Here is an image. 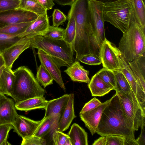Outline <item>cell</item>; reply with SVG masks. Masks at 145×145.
Masks as SVG:
<instances>
[{
	"mask_svg": "<svg viewBox=\"0 0 145 145\" xmlns=\"http://www.w3.org/2000/svg\"><path fill=\"white\" fill-rule=\"evenodd\" d=\"M90 0H76L71 6L68 14L74 18L76 32L72 48L75 60L80 56L90 53L99 56V48L92 30Z\"/></svg>",
	"mask_w": 145,
	"mask_h": 145,
	"instance_id": "obj_1",
	"label": "cell"
},
{
	"mask_svg": "<svg viewBox=\"0 0 145 145\" xmlns=\"http://www.w3.org/2000/svg\"><path fill=\"white\" fill-rule=\"evenodd\" d=\"M133 126L124 112L116 93L104 110L96 133L101 136L114 135L124 137L125 140L136 141Z\"/></svg>",
	"mask_w": 145,
	"mask_h": 145,
	"instance_id": "obj_2",
	"label": "cell"
},
{
	"mask_svg": "<svg viewBox=\"0 0 145 145\" xmlns=\"http://www.w3.org/2000/svg\"><path fill=\"white\" fill-rule=\"evenodd\" d=\"M30 47L42 50L51 57L59 67H68L75 61L72 47L63 40H57L40 35L29 38Z\"/></svg>",
	"mask_w": 145,
	"mask_h": 145,
	"instance_id": "obj_3",
	"label": "cell"
},
{
	"mask_svg": "<svg viewBox=\"0 0 145 145\" xmlns=\"http://www.w3.org/2000/svg\"><path fill=\"white\" fill-rule=\"evenodd\" d=\"M13 72L15 80L10 96L15 103L32 98L44 96L46 91L29 68L22 66Z\"/></svg>",
	"mask_w": 145,
	"mask_h": 145,
	"instance_id": "obj_4",
	"label": "cell"
},
{
	"mask_svg": "<svg viewBox=\"0 0 145 145\" xmlns=\"http://www.w3.org/2000/svg\"><path fill=\"white\" fill-rule=\"evenodd\" d=\"M127 62L145 55V29L133 20L125 32L118 48Z\"/></svg>",
	"mask_w": 145,
	"mask_h": 145,
	"instance_id": "obj_5",
	"label": "cell"
},
{
	"mask_svg": "<svg viewBox=\"0 0 145 145\" xmlns=\"http://www.w3.org/2000/svg\"><path fill=\"white\" fill-rule=\"evenodd\" d=\"M103 15L105 22H109L123 33L135 20L131 0H119L104 4Z\"/></svg>",
	"mask_w": 145,
	"mask_h": 145,
	"instance_id": "obj_6",
	"label": "cell"
},
{
	"mask_svg": "<svg viewBox=\"0 0 145 145\" xmlns=\"http://www.w3.org/2000/svg\"><path fill=\"white\" fill-rule=\"evenodd\" d=\"M116 93L119 96L124 112L133 124L135 131H138L145 123V112L141 107L132 91L128 94Z\"/></svg>",
	"mask_w": 145,
	"mask_h": 145,
	"instance_id": "obj_7",
	"label": "cell"
},
{
	"mask_svg": "<svg viewBox=\"0 0 145 145\" xmlns=\"http://www.w3.org/2000/svg\"><path fill=\"white\" fill-rule=\"evenodd\" d=\"M91 23L94 36L100 49L105 38L104 20L103 15L104 4L89 1Z\"/></svg>",
	"mask_w": 145,
	"mask_h": 145,
	"instance_id": "obj_8",
	"label": "cell"
},
{
	"mask_svg": "<svg viewBox=\"0 0 145 145\" xmlns=\"http://www.w3.org/2000/svg\"><path fill=\"white\" fill-rule=\"evenodd\" d=\"M120 56L121 53L118 48L105 38L99 50L103 67L112 71L119 70L120 68L119 57Z\"/></svg>",
	"mask_w": 145,
	"mask_h": 145,
	"instance_id": "obj_9",
	"label": "cell"
},
{
	"mask_svg": "<svg viewBox=\"0 0 145 145\" xmlns=\"http://www.w3.org/2000/svg\"><path fill=\"white\" fill-rule=\"evenodd\" d=\"M120 71L128 81L131 90L143 110L145 111V92L138 85L135 75L128 62L121 56L119 57Z\"/></svg>",
	"mask_w": 145,
	"mask_h": 145,
	"instance_id": "obj_10",
	"label": "cell"
},
{
	"mask_svg": "<svg viewBox=\"0 0 145 145\" xmlns=\"http://www.w3.org/2000/svg\"><path fill=\"white\" fill-rule=\"evenodd\" d=\"M38 17L37 14L27 10H7L0 13V28L16 23L33 22Z\"/></svg>",
	"mask_w": 145,
	"mask_h": 145,
	"instance_id": "obj_11",
	"label": "cell"
},
{
	"mask_svg": "<svg viewBox=\"0 0 145 145\" xmlns=\"http://www.w3.org/2000/svg\"><path fill=\"white\" fill-rule=\"evenodd\" d=\"M43 120L36 121L18 114L12 124L14 131L22 138L32 136Z\"/></svg>",
	"mask_w": 145,
	"mask_h": 145,
	"instance_id": "obj_12",
	"label": "cell"
},
{
	"mask_svg": "<svg viewBox=\"0 0 145 145\" xmlns=\"http://www.w3.org/2000/svg\"><path fill=\"white\" fill-rule=\"evenodd\" d=\"M30 45L29 38L25 37L2 53L5 67L12 69L15 61L23 52L30 47Z\"/></svg>",
	"mask_w": 145,
	"mask_h": 145,
	"instance_id": "obj_13",
	"label": "cell"
},
{
	"mask_svg": "<svg viewBox=\"0 0 145 145\" xmlns=\"http://www.w3.org/2000/svg\"><path fill=\"white\" fill-rule=\"evenodd\" d=\"M110 100V99L102 103L100 105L93 110L80 114L79 116L81 120L89 131L92 135L96 133L103 112Z\"/></svg>",
	"mask_w": 145,
	"mask_h": 145,
	"instance_id": "obj_14",
	"label": "cell"
},
{
	"mask_svg": "<svg viewBox=\"0 0 145 145\" xmlns=\"http://www.w3.org/2000/svg\"><path fill=\"white\" fill-rule=\"evenodd\" d=\"M37 53L41 64L45 67L54 80L65 91L66 88L60 67L58 65L51 57L42 50H38Z\"/></svg>",
	"mask_w": 145,
	"mask_h": 145,
	"instance_id": "obj_15",
	"label": "cell"
},
{
	"mask_svg": "<svg viewBox=\"0 0 145 145\" xmlns=\"http://www.w3.org/2000/svg\"><path fill=\"white\" fill-rule=\"evenodd\" d=\"M13 99L7 97L0 103V125L12 124L18 115Z\"/></svg>",
	"mask_w": 145,
	"mask_h": 145,
	"instance_id": "obj_16",
	"label": "cell"
},
{
	"mask_svg": "<svg viewBox=\"0 0 145 145\" xmlns=\"http://www.w3.org/2000/svg\"><path fill=\"white\" fill-rule=\"evenodd\" d=\"M47 12L38 16L37 18L29 26L25 31L18 36L22 38H28L40 35L45 32L50 26Z\"/></svg>",
	"mask_w": 145,
	"mask_h": 145,
	"instance_id": "obj_17",
	"label": "cell"
},
{
	"mask_svg": "<svg viewBox=\"0 0 145 145\" xmlns=\"http://www.w3.org/2000/svg\"><path fill=\"white\" fill-rule=\"evenodd\" d=\"M74 96L70 94L67 103L60 117L57 130L63 132L69 128L73 120L76 117L74 110Z\"/></svg>",
	"mask_w": 145,
	"mask_h": 145,
	"instance_id": "obj_18",
	"label": "cell"
},
{
	"mask_svg": "<svg viewBox=\"0 0 145 145\" xmlns=\"http://www.w3.org/2000/svg\"><path fill=\"white\" fill-rule=\"evenodd\" d=\"M74 82L89 83L90 80L88 77L89 71L85 70L78 61H76L64 71Z\"/></svg>",
	"mask_w": 145,
	"mask_h": 145,
	"instance_id": "obj_19",
	"label": "cell"
},
{
	"mask_svg": "<svg viewBox=\"0 0 145 145\" xmlns=\"http://www.w3.org/2000/svg\"><path fill=\"white\" fill-rule=\"evenodd\" d=\"M128 63L138 85L145 92V55Z\"/></svg>",
	"mask_w": 145,
	"mask_h": 145,
	"instance_id": "obj_20",
	"label": "cell"
},
{
	"mask_svg": "<svg viewBox=\"0 0 145 145\" xmlns=\"http://www.w3.org/2000/svg\"><path fill=\"white\" fill-rule=\"evenodd\" d=\"M70 94H65L62 96L52 100L48 101L45 108L44 118L50 116L61 115L66 106Z\"/></svg>",
	"mask_w": 145,
	"mask_h": 145,
	"instance_id": "obj_21",
	"label": "cell"
},
{
	"mask_svg": "<svg viewBox=\"0 0 145 145\" xmlns=\"http://www.w3.org/2000/svg\"><path fill=\"white\" fill-rule=\"evenodd\" d=\"M61 116V114H59L44 118L42 121L37 128L33 135L44 138L53 129L57 130Z\"/></svg>",
	"mask_w": 145,
	"mask_h": 145,
	"instance_id": "obj_22",
	"label": "cell"
},
{
	"mask_svg": "<svg viewBox=\"0 0 145 145\" xmlns=\"http://www.w3.org/2000/svg\"><path fill=\"white\" fill-rule=\"evenodd\" d=\"M48 102L44 96L36 97L16 103L15 106L17 110L27 112L37 109H45Z\"/></svg>",
	"mask_w": 145,
	"mask_h": 145,
	"instance_id": "obj_23",
	"label": "cell"
},
{
	"mask_svg": "<svg viewBox=\"0 0 145 145\" xmlns=\"http://www.w3.org/2000/svg\"><path fill=\"white\" fill-rule=\"evenodd\" d=\"M88 86L92 96H103L113 90L97 73L92 76Z\"/></svg>",
	"mask_w": 145,
	"mask_h": 145,
	"instance_id": "obj_24",
	"label": "cell"
},
{
	"mask_svg": "<svg viewBox=\"0 0 145 145\" xmlns=\"http://www.w3.org/2000/svg\"><path fill=\"white\" fill-rule=\"evenodd\" d=\"M14 80L13 71L5 67L0 76V92L10 96Z\"/></svg>",
	"mask_w": 145,
	"mask_h": 145,
	"instance_id": "obj_25",
	"label": "cell"
},
{
	"mask_svg": "<svg viewBox=\"0 0 145 145\" xmlns=\"http://www.w3.org/2000/svg\"><path fill=\"white\" fill-rule=\"evenodd\" d=\"M68 135L72 145H88V134L78 124L73 123Z\"/></svg>",
	"mask_w": 145,
	"mask_h": 145,
	"instance_id": "obj_26",
	"label": "cell"
},
{
	"mask_svg": "<svg viewBox=\"0 0 145 145\" xmlns=\"http://www.w3.org/2000/svg\"><path fill=\"white\" fill-rule=\"evenodd\" d=\"M16 9L30 11L38 16L43 15L47 12V10L37 0H20L19 6Z\"/></svg>",
	"mask_w": 145,
	"mask_h": 145,
	"instance_id": "obj_27",
	"label": "cell"
},
{
	"mask_svg": "<svg viewBox=\"0 0 145 145\" xmlns=\"http://www.w3.org/2000/svg\"><path fill=\"white\" fill-rule=\"evenodd\" d=\"M33 22L16 23L8 25L0 28V33L10 35L18 36L24 32Z\"/></svg>",
	"mask_w": 145,
	"mask_h": 145,
	"instance_id": "obj_28",
	"label": "cell"
},
{
	"mask_svg": "<svg viewBox=\"0 0 145 145\" xmlns=\"http://www.w3.org/2000/svg\"><path fill=\"white\" fill-rule=\"evenodd\" d=\"M135 21L144 29L145 27V3L142 0H131Z\"/></svg>",
	"mask_w": 145,
	"mask_h": 145,
	"instance_id": "obj_29",
	"label": "cell"
},
{
	"mask_svg": "<svg viewBox=\"0 0 145 145\" xmlns=\"http://www.w3.org/2000/svg\"><path fill=\"white\" fill-rule=\"evenodd\" d=\"M114 73L116 88V93L129 94L132 91L130 85L123 74L120 71H113Z\"/></svg>",
	"mask_w": 145,
	"mask_h": 145,
	"instance_id": "obj_30",
	"label": "cell"
},
{
	"mask_svg": "<svg viewBox=\"0 0 145 145\" xmlns=\"http://www.w3.org/2000/svg\"><path fill=\"white\" fill-rule=\"evenodd\" d=\"M67 18L68 22L65 29L63 40L72 48L76 35L75 23L73 18L71 15L68 14Z\"/></svg>",
	"mask_w": 145,
	"mask_h": 145,
	"instance_id": "obj_31",
	"label": "cell"
},
{
	"mask_svg": "<svg viewBox=\"0 0 145 145\" xmlns=\"http://www.w3.org/2000/svg\"><path fill=\"white\" fill-rule=\"evenodd\" d=\"M36 78L42 86L45 88L53 83L52 77L45 67L41 64L38 68Z\"/></svg>",
	"mask_w": 145,
	"mask_h": 145,
	"instance_id": "obj_32",
	"label": "cell"
},
{
	"mask_svg": "<svg viewBox=\"0 0 145 145\" xmlns=\"http://www.w3.org/2000/svg\"><path fill=\"white\" fill-rule=\"evenodd\" d=\"M96 73L113 90H116V84L115 76L113 71L103 67Z\"/></svg>",
	"mask_w": 145,
	"mask_h": 145,
	"instance_id": "obj_33",
	"label": "cell"
},
{
	"mask_svg": "<svg viewBox=\"0 0 145 145\" xmlns=\"http://www.w3.org/2000/svg\"><path fill=\"white\" fill-rule=\"evenodd\" d=\"M22 38L18 36L10 35L0 33V54Z\"/></svg>",
	"mask_w": 145,
	"mask_h": 145,
	"instance_id": "obj_34",
	"label": "cell"
},
{
	"mask_svg": "<svg viewBox=\"0 0 145 145\" xmlns=\"http://www.w3.org/2000/svg\"><path fill=\"white\" fill-rule=\"evenodd\" d=\"M64 31L63 28L50 25L45 32L40 35L54 40H62Z\"/></svg>",
	"mask_w": 145,
	"mask_h": 145,
	"instance_id": "obj_35",
	"label": "cell"
},
{
	"mask_svg": "<svg viewBox=\"0 0 145 145\" xmlns=\"http://www.w3.org/2000/svg\"><path fill=\"white\" fill-rule=\"evenodd\" d=\"M52 140L54 145H72L68 135L57 130L53 133Z\"/></svg>",
	"mask_w": 145,
	"mask_h": 145,
	"instance_id": "obj_36",
	"label": "cell"
},
{
	"mask_svg": "<svg viewBox=\"0 0 145 145\" xmlns=\"http://www.w3.org/2000/svg\"><path fill=\"white\" fill-rule=\"evenodd\" d=\"M75 61L91 65H98L102 63L100 56L93 53L81 55Z\"/></svg>",
	"mask_w": 145,
	"mask_h": 145,
	"instance_id": "obj_37",
	"label": "cell"
},
{
	"mask_svg": "<svg viewBox=\"0 0 145 145\" xmlns=\"http://www.w3.org/2000/svg\"><path fill=\"white\" fill-rule=\"evenodd\" d=\"M13 129L11 124L0 125V145L10 144L7 141V138L10 131Z\"/></svg>",
	"mask_w": 145,
	"mask_h": 145,
	"instance_id": "obj_38",
	"label": "cell"
},
{
	"mask_svg": "<svg viewBox=\"0 0 145 145\" xmlns=\"http://www.w3.org/2000/svg\"><path fill=\"white\" fill-rule=\"evenodd\" d=\"M20 0H0V13L7 10L17 9Z\"/></svg>",
	"mask_w": 145,
	"mask_h": 145,
	"instance_id": "obj_39",
	"label": "cell"
},
{
	"mask_svg": "<svg viewBox=\"0 0 145 145\" xmlns=\"http://www.w3.org/2000/svg\"><path fill=\"white\" fill-rule=\"evenodd\" d=\"M22 139L21 145H46L47 144L45 139L35 136Z\"/></svg>",
	"mask_w": 145,
	"mask_h": 145,
	"instance_id": "obj_40",
	"label": "cell"
},
{
	"mask_svg": "<svg viewBox=\"0 0 145 145\" xmlns=\"http://www.w3.org/2000/svg\"><path fill=\"white\" fill-rule=\"evenodd\" d=\"M53 26L58 27L65 21L67 16L59 10L56 9L54 10L52 14Z\"/></svg>",
	"mask_w": 145,
	"mask_h": 145,
	"instance_id": "obj_41",
	"label": "cell"
},
{
	"mask_svg": "<svg viewBox=\"0 0 145 145\" xmlns=\"http://www.w3.org/2000/svg\"><path fill=\"white\" fill-rule=\"evenodd\" d=\"M106 145H124L125 138L123 136L114 135L106 136Z\"/></svg>",
	"mask_w": 145,
	"mask_h": 145,
	"instance_id": "obj_42",
	"label": "cell"
},
{
	"mask_svg": "<svg viewBox=\"0 0 145 145\" xmlns=\"http://www.w3.org/2000/svg\"><path fill=\"white\" fill-rule=\"evenodd\" d=\"M102 103L98 99L94 97L85 104L80 114L93 110L100 105Z\"/></svg>",
	"mask_w": 145,
	"mask_h": 145,
	"instance_id": "obj_43",
	"label": "cell"
},
{
	"mask_svg": "<svg viewBox=\"0 0 145 145\" xmlns=\"http://www.w3.org/2000/svg\"><path fill=\"white\" fill-rule=\"evenodd\" d=\"M141 128L140 134L136 140L138 145H145V123H143Z\"/></svg>",
	"mask_w": 145,
	"mask_h": 145,
	"instance_id": "obj_44",
	"label": "cell"
},
{
	"mask_svg": "<svg viewBox=\"0 0 145 145\" xmlns=\"http://www.w3.org/2000/svg\"><path fill=\"white\" fill-rule=\"evenodd\" d=\"M39 3L47 10L52 8L55 5L53 0H37Z\"/></svg>",
	"mask_w": 145,
	"mask_h": 145,
	"instance_id": "obj_45",
	"label": "cell"
},
{
	"mask_svg": "<svg viewBox=\"0 0 145 145\" xmlns=\"http://www.w3.org/2000/svg\"><path fill=\"white\" fill-rule=\"evenodd\" d=\"M57 4L63 6H71L76 0H53Z\"/></svg>",
	"mask_w": 145,
	"mask_h": 145,
	"instance_id": "obj_46",
	"label": "cell"
},
{
	"mask_svg": "<svg viewBox=\"0 0 145 145\" xmlns=\"http://www.w3.org/2000/svg\"><path fill=\"white\" fill-rule=\"evenodd\" d=\"M106 136H101L95 140L92 145H106Z\"/></svg>",
	"mask_w": 145,
	"mask_h": 145,
	"instance_id": "obj_47",
	"label": "cell"
},
{
	"mask_svg": "<svg viewBox=\"0 0 145 145\" xmlns=\"http://www.w3.org/2000/svg\"><path fill=\"white\" fill-rule=\"evenodd\" d=\"M92 0L94 1H95L96 2H100L101 3H102L104 4L113 2L119 0Z\"/></svg>",
	"mask_w": 145,
	"mask_h": 145,
	"instance_id": "obj_48",
	"label": "cell"
},
{
	"mask_svg": "<svg viewBox=\"0 0 145 145\" xmlns=\"http://www.w3.org/2000/svg\"><path fill=\"white\" fill-rule=\"evenodd\" d=\"M5 65V62L2 55L0 54V69L3 66Z\"/></svg>",
	"mask_w": 145,
	"mask_h": 145,
	"instance_id": "obj_49",
	"label": "cell"
},
{
	"mask_svg": "<svg viewBox=\"0 0 145 145\" xmlns=\"http://www.w3.org/2000/svg\"><path fill=\"white\" fill-rule=\"evenodd\" d=\"M6 97L0 92V103Z\"/></svg>",
	"mask_w": 145,
	"mask_h": 145,
	"instance_id": "obj_50",
	"label": "cell"
},
{
	"mask_svg": "<svg viewBox=\"0 0 145 145\" xmlns=\"http://www.w3.org/2000/svg\"><path fill=\"white\" fill-rule=\"evenodd\" d=\"M5 65L3 66L0 69V76L3 70L5 68Z\"/></svg>",
	"mask_w": 145,
	"mask_h": 145,
	"instance_id": "obj_51",
	"label": "cell"
},
{
	"mask_svg": "<svg viewBox=\"0 0 145 145\" xmlns=\"http://www.w3.org/2000/svg\"><path fill=\"white\" fill-rule=\"evenodd\" d=\"M142 1H143L144 3H145V0H142Z\"/></svg>",
	"mask_w": 145,
	"mask_h": 145,
	"instance_id": "obj_52",
	"label": "cell"
}]
</instances>
